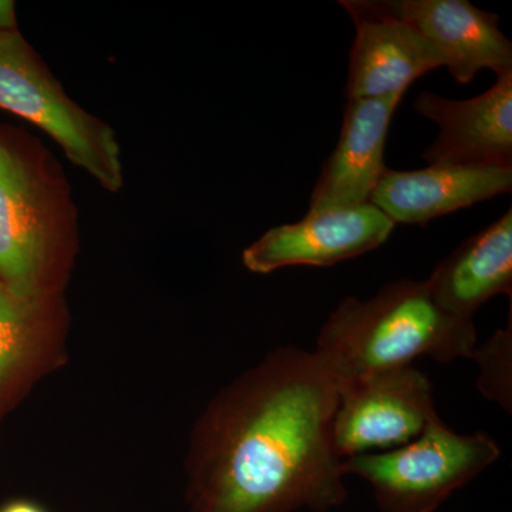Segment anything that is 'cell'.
I'll list each match as a JSON object with an SVG mask.
<instances>
[{
  "label": "cell",
  "instance_id": "1",
  "mask_svg": "<svg viewBox=\"0 0 512 512\" xmlns=\"http://www.w3.org/2000/svg\"><path fill=\"white\" fill-rule=\"evenodd\" d=\"M339 384L316 352L276 350L208 424L195 512H328L348 497Z\"/></svg>",
  "mask_w": 512,
  "mask_h": 512
},
{
  "label": "cell",
  "instance_id": "7",
  "mask_svg": "<svg viewBox=\"0 0 512 512\" xmlns=\"http://www.w3.org/2000/svg\"><path fill=\"white\" fill-rule=\"evenodd\" d=\"M339 5L356 26L346 80L348 100L404 96L414 80L446 66L439 50L397 18L386 0H340Z\"/></svg>",
  "mask_w": 512,
  "mask_h": 512
},
{
  "label": "cell",
  "instance_id": "9",
  "mask_svg": "<svg viewBox=\"0 0 512 512\" xmlns=\"http://www.w3.org/2000/svg\"><path fill=\"white\" fill-rule=\"evenodd\" d=\"M414 110L439 126L423 154L430 165L512 168V70L473 99L420 93Z\"/></svg>",
  "mask_w": 512,
  "mask_h": 512
},
{
  "label": "cell",
  "instance_id": "15",
  "mask_svg": "<svg viewBox=\"0 0 512 512\" xmlns=\"http://www.w3.org/2000/svg\"><path fill=\"white\" fill-rule=\"evenodd\" d=\"M511 320L508 330L500 329L481 349L474 360L481 366L478 387L487 399L497 402L511 413Z\"/></svg>",
  "mask_w": 512,
  "mask_h": 512
},
{
  "label": "cell",
  "instance_id": "3",
  "mask_svg": "<svg viewBox=\"0 0 512 512\" xmlns=\"http://www.w3.org/2000/svg\"><path fill=\"white\" fill-rule=\"evenodd\" d=\"M77 224L59 161L35 137L0 127V284L22 301L49 298Z\"/></svg>",
  "mask_w": 512,
  "mask_h": 512
},
{
  "label": "cell",
  "instance_id": "6",
  "mask_svg": "<svg viewBox=\"0 0 512 512\" xmlns=\"http://www.w3.org/2000/svg\"><path fill=\"white\" fill-rule=\"evenodd\" d=\"M436 412L429 377L413 366L357 377L339 387L336 453L346 458L404 446Z\"/></svg>",
  "mask_w": 512,
  "mask_h": 512
},
{
  "label": "cell",
  "instance_id": "4",
  "mask_svg": "<svg viewBox=\"0 0 512 512\" xmlns=\"http://www.w3.org/2000/svg\"><path fill=\"white\" fill-rule=\"evenodd\" d=\"M0 109L35 124L70 163L104 191L119 194L124 171L116 131L64 92L18 29L0 32Z\"/></svg>",
  "mask_w": 512,
  "mask_h": 512
},
{
  "label": "cell",
  "instance_id": "8",
  "mask_svg": "<svg viewBox=\"0 0 512 512\" xmlns=\"http://www.w3.org/2000/svg\"><path fill=\"white\" fill-rule=\"evenodd\" d=\"M396 224L373 204L306 214L303 220L266 231L242 254L255 274L285 266H332L379 248Z\"/></svg>",
  "mask_w": 512,
  "mask_h": 512
},
{
  "label": "cell",
  "instance_id": "12",
  "mask_svg": "<svg viewBox=\"0 0 512 512\" xmlns=\"http://www.w3.org/2000/svg\"><path fill=\"white\" fill-rule=\"evenodd\" d=\"M512 168L429 165L424 170L386 168L370 204L394 224L424 225L511 192Z\"/></svg>",
  "mask_w": 512,
  "mask_h": 512
},
{
  "label": "cell",
  "instance_id": "13",
  "mask_svg": "<svg viewBox=\"0 0 512 512\" xmlns=\"http://www.w3.org/2000/svg\"><path fill=\"white\" fill-rule=\"evenodd\" d=\"M426 281L441 308L458 318L473 319L494 296L511 298V208L454 249Z\"/></svg>",
  "mask_w": 512,
  "mask_h": 512
},
{
  "label": "cell",
  "instance_id": "5",
  "mask_svg": "<svg viewBox=\"0 0 512 512\" xmlns=\"http://www.w3.org/2000/svg\"><path fill=\"white\" fill-rule=\"evenodd\" d=\"M501 450L483 431L458 434L434 413L410 443L343 460V473L365 478L383 512H434L494 464Z\"/></svg>",
  "mask_w": 512,
  "mask_h": 512
},
{
  "label": "cell",
  "instance_id": "17",
  "mask_svg": "<svg viewBox=\"0 0 512 512\" xmlns=\"http://www.w3.org/2000/svg\"><path fill=\"white\" fill-rule=\"evenodd\" d=\"M0 512H42L39 510V508L33 507V505L26 504V503H16L9 505V507H6L5 510H2Z\"/></svg>",
  "mask_w": 512,
  "mask_h": 512
},
{
  "label": "cell",
  "instance_id": "14",
  "mask_svg": "<svg viewBox=\"0 0 512 512\" xmlns=\"http://www.w3.org/2000/svg\"><path fill=\"white\" fill-rule=\"evenodd\" d=\"M49 298L22 301L0 284V384L28 346Z\"/></svg>",
  "mask_w": 512,
  "mask_h": 512
},
{
  "label": "cell",
  "instance_id": "10",
  "mask_svg": "<svg viewBox=\"0 0 512 512\" xmlns=\"http://www.w3.org/2000/svg\"><path fill=\"white\" fill-rule=\"evenodd\" d=\"M402 94L349 99L342 131L332 156L313 187L308 214L369 204L384 165V146Z\"/></svg>",
  "mask_w": 512,
  "mask_h": 512
},
{
  "label": "cell",
  "instance_id": "16",
  "mask_svg": "<svg viewBox=\"0 0 512 512\" xmlns=\"http://www.w3.org/2000/svg\"><path fill=\"white\" fill-rule=\"evenodd\" d=\"M16 28V6L10 0H0V32Z\"/></svg>",
  "mask_w": 512,
  "mask_h": 512
},
{
  "label": "cell",
  "instance_id": "11",
  "mask_svg": "<svg viewBox=\"0 0 512 512\" xmlns=\"http://www.w3.org/2000/svg\"><path fill=\"white\" fill-rule=\"evenodd\" d=\"M397 18L409 23L439 50L457 83L467 84L483 69L512 70L510 39L498 16L467 0H386Z\"/></svg>",
  "mask_w": 512,
  "mask_h": 512
},
{
  "label": "cell",
  "instance_id": "2",
  "mask_svg": "<svg viewBox=\"0 0 512 512\" xmlns=\"http://www.w3.org/2000/svg\"><path fill=\"white\" fill-rule=\"evenodd\" d=\"M473 319L451 315L427 281L390 282L367 301L346 298L322 326L320 357L339 387L357 377L412 366L429 356L439 363L476 355Z\"/></svg>",
  "mask_w": 512,
  "mask_h": 512
}]
</instances>
